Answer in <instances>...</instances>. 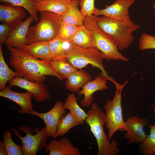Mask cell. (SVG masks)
<instances>
[{"label":"cell","instance_id":"cell-1","mask_svg":"<svg viewBox=\"0 0 155 155\" xmlns=\"http://www.w3.org/2000/svg\"><path fill=\"white\" fill-rule=\"evenodd\" d=\"M8 48L11 52L9 63L17 76L33 82H43L46 75L53 76L60 80L63 79L52 68L49 62L34 58L20 48Z\"/></svg>","mask_w":155,"mask_h":155},{"label":"cell","instance_id":"cell-2","mask_svg":"<svg viewBox=\"0 0 155 155\" xmlns=\"http://www.w3.org/2000/svg\"><path fill=\"white\" fill-rule=\"evenodd\" d=\"M96 22L98 27L111 38L121 51L131 44L134 39L132 33L140 27L131 20H120L104 16L97 17Z\"/></svg>","mask_w":155,"mask_h":155},{"label":"cell","instance_id":"cell-3","mask_svg":"<svg viewBox=\"0 0 155 155\" xmlns=\"http://www.w3.org/2000/svg\"><path fill=\"white\" fill-rule=\"evenodd\" d=\"M85 121L90 127V131L96 138L98 146L97 155H117L119 152L118 143L116 140L110 142L104 130L106 123V114L98 104H92L87 112Z\"/></svg>","mask_w":155,"mask_h":155},{"label":"cell","instance_id":"cell-4","mask_svg":"<svg viewBox=\"0 0 155 155\" xmlns=\"http://www.w3.org/2000/svg\"><path fill=\"white\" fill-rule=\"evenodd\" d=\"M98 16L93 14L84 16L83 24L90 32L93 38L94 47L101 52L107 61L119 60L129 61V58L122 55L111 39L97 26Z\"/></svg>","mask_w":155,"mask_h":155},{"label":"cell","instance_id":"cell-5","mask_svg":"<svg viewBox=\"0 0 155 155\" xmlns=\"http://www.w3.org/2000/svg\"><path fill=\"white\" fill-rule=\"evenodd\" d=\"M40 13L39 21L35 26L29 28L26 45L39 42H48L57 35L62 16L50 12L42 11Z\"/></svg>","mask_w":155,"mask_h":155},{"label":"cell","instance_id":"cell-6","mask_svg":"<svg viewBox=\"0 0 155 155\" xmlns=\"http://www.w3.org/2000/svg\"><path fill=\"white\" fill-rule=\"evenodd\" d=\"M65 58L78 69L90 65L100 69L105 76L110 77L102 63L105 59L104 55L94 47H84L69 44V47L65 49Z\"/></svg>","mask_w":155,"mask_h":155},{"label":"cell","instance_id":"cell-7","mask_svg":"<svg viewBox=\"0 0 155 155\" xmlns=\"http://www.w3.org/2000/svg\"><path fill=\"white\" fill-rule=\"evenodd\" d=\"M128 81L126 80L123 85L116 81L114 82L116 90L114 97L111 100H107L104 106L106 112V127L108 132L107 137L111 142L116 132L118 130L122 131L124 125L121 102V92Z\"/></svg>","mask_w":155,"mask_h":155},{"label":"cell","instance_id":"cell-8","mask_svg":"<svg viewBox=\"0 0 155 155\" xmlns=\"http://www.w3.org/2000/svg\"><path fill=\"white\" fill-rule=\"evenodd\" d=\"M11 129L20 139L24 155H36L39 151L44 147L46 141L49 137L46 135L45 127L40 130L38 128L33 130L29 126H21L19 129L26 133V135L24 137L19 134L18 129L15 128Z\"/></svg>","mask_w":155,"mask_h":155},{"label":"cell","instance_id":"cell-9","mask_svg":"<svg viewBox=\"0 0 155 155\" xmlns=\"http://www.w3.org/2000/svg\"><path fill=\"white\" fill-rule=\"evenodd\" d=\"M63 104L62 102L58 100L53 108L47 112L39 113L33 110L30 113L37 116L44 121L46 135L49 137L56 139L59 137L57 133L58 124L61 117L66 112Z\"/></svg>","mask_w":155,"mask_h":155},{"label":"cell","instance_id":"cell-10","mask_svg":"<svg viewBox=\"0 0 155 155\" xmlns=\"http://www.w3.org/2000/svg\"><path fill=\"white\" fill-rule=\"evenodd\" d=\"M147 122L146 118L137 115L127 117L122 131H126L124 137L128 140V144L141 143L144 141L147 135L143 127Z\"/></svg>","mask_w":155,"mask_h":155},{"label":"cell","instance_id":"cell-11","mask_svg":"<svg viewBox=\"0 0 155 155\" xmlns=\"http://www.w3.org/2000/svg\"><path fill=\"white\" fill-rule=\"evenodd\" d=\"M135 2V0H116L110 5H106L105 8L103 9L95 8L93 14L97 16L103 15L118 20L128 21L131 20L129 8Z\"/></svg>","mask_w":155,"mask_h":155},{"label":"cell","instance_id":"cell-12","mask_svg":"<svg viewBox=\"0 0 155 155\" xmlns=\"http://www.w3.org/2000/svg\"><path fill=\"white\" fill-rule=\"evenodd\" d=\"M8 82L11 87L17 86L31 93L32 97L38 102H43L50 98V93L42 82H32L16 76Z\"/></svg>","mask_w":155,"mask_h":155},{"label":"cell","instance_id":"cell-13","mask_svg":"<svg viewBox=\"0 0 155 155\" xmlns=\"http://www.w3.org/2000/svg\"><path fill=\"white\" fill-rule=\"evenodd\" d=\"M111 78L101 72L93 80L87 82L82 88V89L78 92L79 95H84L83 100L80 102L81 105L83 106L87 107L92 104L94 100L93 93L97 91L107 89L106 81L110 80Z\"/></svg>","mask_w":155,"mask_h":155},{"label":"cell","instance_id":"cell-14","mask_svg":"<svg viewBox=\"0 0 155 155\" xmlns=\"http://www.w3.org/2000/svg\"><path fill=\"white\" fill-rule=\"evenodd\" d=\"M34 21L30 16L13 28L7 38L5 44L7 47L20 48L26 45V37L30 24Z\"/></svg>","mask_w":155,"mask_h":155},{"label":"cell","instance_id":"cell-15","mask_svg":"<svg viewBox=\"0 0 155 155\" xmlns=\"http://www.w3.org/2000/svg\"><path fill=\"white\" fill-rule=\"evenodd\" d=\"M5 3L0 4V20L13 29L21 22L26 14L21 7Z\"/></svg>","mask_w":155,"mask_h":155},{"label":"cell","instance_id":"cell-16","mask_svg":"<svg viewBox=\"0 0 155 155\" xmlns=\"http://www.w3.org/2000/svg\"><path fill=\"white\" fill-rule=\"evenodd\" d=\"M11 87L9 85L0 91V96L9 99L17 104L21 109H18L19 113L30 114L33 110L32 94L28 92L23 93L15 92L11 90Z\"/></svg>","mask_w":155,"mask_h":155},{"label":"cell","instance_id":"cell-17","mask_svg":"<svg viewBox=\"0 0 155 155\" xmlns=\"http://www.w3.org/2000/svg\"><path fill=\"white\" fill-rule=\"evenodd\" d=\"M46 153L49 152L50 155H81L80 150L75 146L69 139L63 137L59 140L51 139L45 145Z\"/></svg>","mask_w":155,"mask_h":155},{"label":"cell","instance_id":"cell-18","mask_svg":"<svg viewBox=\"0 0 155 155\" xmlns=\"http://www.w3.org/2000/svg\"><path fill=\"white\" fill-rule=\"evenodd\" d=\"M66 79V89L73 93H78L87 82L91 80L92 78L87 72L81 69L74 71Z\"/></svg>","mask_w":155,"mask_h":155},{"label":"cell","instance_id":"cell-19","mask_svg":"<svg viewBox=\"0 0 155 155\" xmlns=\"http://www.w3.org/2000/svg\"><path fill=\"white\" fill-rule=\"evenodd\" d=\"M71 0H45L37 2L38 11H48L63 16L66 12Z\"/></svg>","mask_w":155,"mask_h":155},{"label":"cell","instance_id":"cell-20","mask_svg":"<svg viewBox=\"0 0 155 155\" xmlns=\"http://www.w3.org/2000/svg\"><path fill=\"white\" fill-rule=\"evenodd\" d=\"M22 51L35 58L49 62L52 60L48 42H36L20 48Z\"/></svg>","mask_w":155,"mask_h":155},{"label":"cell","instance_id":"cell-21","mask_svg":"<svg viewBox=\"0 0 155 155\" xmlns=\"http://www.w3.org/2000/svg\"><path fill=\"white\" fill-rule=\"evenodd\" d=\"M79 0H71L66 12L62 16V21L77 26L83 25L84 16L79 9Z\"/></svg>","mask_w":155,"mask_h":155},{"label":"cell","instance_id":"cell-22","mask_svg":"<svg viewBox=\"0 0 155 155\" xmlns=\"http://www.w3.org/2000/svg\"><path fill=\"white\" fill-rule=\"evenodd\" d=\"M67 42L70 44L80 47H94L92 35L84 24L79 27L74 36Z\"/></svg>","mask_w":155,"mask_h":155},{"label":"cell","instance_id":"cell-23","mask_svg":"<svg viewBox=\"0 0 155 155\" xmlns=\"http://www.w3.org/2000/svg\"><path fill=\"white\" fill-rule=\"evenodd\" d=\"M77 100L74 93L69 94L63 104V106L65 109L69 110L83 124L88 115L79 105L77 101Z\"/></svg>","mask_w":155,"mask_h":155},{"label":"cell","instance_id":"cell-24","mask_svg":"<svg viewBox=\"0 0 155 155\" xmlns=\"http://www.w3.org/2000/svg\"><path fill=\"white\" fill-rule=\"evenodd\" d=\"M52 68L63 79H66L71 73L78 69L65 57L53 59L49 62Z\"/></svg>","mask_w":155,"mask_h":155},{"label":"cell","instance_id":"cell-25","mask_svg":"<svg viewBox=\"0 0 155 155\" xmlns=\"http://www.w3.org/2000/svg\"><path fill=\"white\" fill-rule=\"evenodd\" d=\"M81 124V123L70 112L63 115L60 119L58 125L57 135L58 136H62L66 134L72 127Z\"/></svg>","mask_w":155,"mask_h":155},{"label":"cell","instance_id":"cell-26","mask_svg":"<svg viewBox=\"0 0 155 155\" xmlns=\"http://www.w3.org/2000/svg\"><path fill=\"white\" fill-rule=\"evenodd\" d=\"M17 76L16 72L11 70L7 66L4 60L0 46V91L3 89L7 82Z\"/></svg>","mask_w":155,"mask_h":155},{"label":"cell","instance_id":"cell-27","mask_svg":"<svg viewBox=\"0 0 155 155\" xmlns=\"http://www.w3.org/2000/svg\"><path fill=\"white\" fill-rule=\"evenodd\" d=\"M150 126V134L139 146V151L143 155L155 154V125Z\"/></svg>","mask_w":155,"mask_h":155},{"label":"cell","instance_id":"cell-28","mask_svg":"<svg viewBox=\"0 0 155 155\" xmlns=\"http://www.w3.org/2000/svg\"><path fill=\"white\" fill-rule=\"evenodd\" d=\"M0 1L24 8L30 13L34 21L37 22L38 20L37 13V2L33 0H0Z\"/></svg>","mask_w":155,"mask_h":155},{"label":"cell","instance_id":"cell-29","mask_svg":"<svg viewBox=\"0 0 155 155\" xmlns=\"http://www.w3.org/2000/svg\"><path fill=\"white\" fill-rule=\"evenodd\" d=\"M3 141L7 155H23L24 152L20 145L16 144L12 139L11 131L5 130L3 135Z\"/></svg>","mask_w":155,"mask_h":155},{"label":"cell","instance_id":"cell-30","mask_svg":"<svg viewBox=\"0 0 155 155\" xmlns=\"http://www.w3.org/2000/svg\"><path fill=\"white\" fill-rule=\"evenodd\" d=\"M65 41L57 36L48 42L52 60L65 57V49L64 46Z\"/></svg>","mask_w":155,"mask_h":155},{"label":"cell","instance_id":"cell-31","mask_svg":"<svg viewBox=\"0 0 155 155\" xmlns=\"http://www.w3.org/2000/svg\"><path fill=\"white\" fill-rule=\"evenodd\" d=\"M79 27L66 24L62 21L57 36L63 40L67 42L74 36Z\"/></svg>","mask_w":155,"mask_h":155},{"label":"cell","instance_id":"cell-32","mask_svg":"<svg viewBox=\"0 0 155 155\" xmlns=\"http://www.w3.org/2000/svg\"><path fill=\"white\" fill-rule=\"evenodd\" d=\"M139 47L142 51L155 49V36L145 33H143L140 38Z\"/></svg>","mask_w":155,"mask_h":155},{"label":"cell","instance_id":"cell-33","mask_svg":"<svg viewBox=\"0 0 155 155\" xmlns=\"http://www.w3.org/2000/svg\"><path fill=\"white\" fill-rule=\"evenodd\" d=\"M95 0H80L81 11L84 16L93 14L95 9Z\"/></svg>","mask_w":155,"mask_h":155},{"label":"cell","instance_id":"cell-34","mask_svg":"<svg viewBox=\"0 0 155 155\" xmlns=\"http://www.w3.org/2000/svg\"><path fill=\"white\" fill-rule=\"evenodd\" d=\"M13 29L9 26L3 24L0 25V46H2Z\"/></svg>","mask_w":155,"mask_h":155},{"label":"cell","instance_id":"cell-35","mask_svg":"<svg viewBox=\"0 0 155 155\" xmlns=\"http://www.w3.org/2000/svg\"><path fill=\"white\" fill-rule=\"evenodd\" d=\"M0 155H7L6 152L3 141H0Z\"/></svg>","mask_w":155,"mask_h":155},{"label":"cell","instance_id":"cell-36","mask_svg":"<svg viewBox=\"0 0 155 155\" xmlns=\"http://www.w3.org/2000/svg\"><path fill=\"white\" fill-rule=\"evenodd\" d=\"M151 106H152V108L153 110V113H154V117H155V100L154 101V104H151Z\"/></svg>","mask_w":155,"mask_h":155},{"label":"cell","instance_id":"cell-37","mask_svg":"<svg viewBox=\"0 0 155 155\" xmlns=\"http://www.w3.org/2000/svg\"><path fill=\"white\" fill-rule=\"evenodd\" d=\"M152 6L153 9L155 11V1L154 3L152 5Z\"/></svg>","mask_w":155,"mask_h":155},{"label":"cell","instance_id":"cell-38","mask_svg":"<svg viewBox=\"0 0 155 155\" xmlns=\"http://www.w3.org/2000/svg\"><path fill=\"white\" fill-rule=\"evenodd\" d=\"M33 0L36 2H38L39 1H44V0Z\"/></svg>","mask_w":155,"mask_h":155}]
</instances>
